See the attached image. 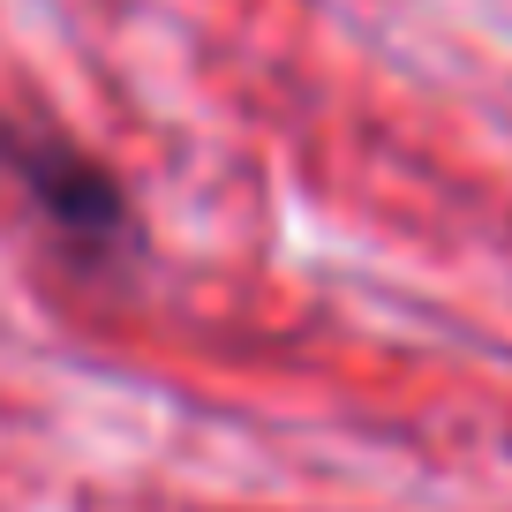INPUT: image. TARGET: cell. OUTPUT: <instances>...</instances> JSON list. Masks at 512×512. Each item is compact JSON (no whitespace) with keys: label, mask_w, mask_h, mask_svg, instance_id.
<instances>
[{"label":"cell","mask_w":512,"mask_h":512,"mask_svg":"<svg viewBox=\"0 0 512 512\" xmlns=\"http://www.w3.org/2000/svg\"><path fill=\"white\" fill-rule=\"evenodd\" d=\"M0 174L16 181V196L31 204V219L46 226L76 264H91V272H106V264H121V256L144 249L128 189L83 144H68L53 121H38V113L0 121Z\"/></svg>","instance_id":"obj_1"}]
</instances>
